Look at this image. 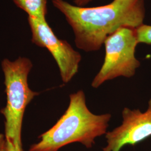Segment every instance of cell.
<instances>
[{"label":"cell","instance_id":"1","mask_svg":"<svg viewBox=\"0 0 151 151\" xmlns=\"http://www.w3.org/2000/svg\"><path fill=\"white\" fill-rule=\"evenodd\" d=\"M75 34L76 47L85 52L100 50L106 38L120 28L143 24L145 0H113L106 5L83 7L65 0H52Z\"/></svg>","mask_w":151,"mask_h":151},{"label":"cell","instance_id":"2","mask_svg":"<svg viewBox=\"0 0 151 151\" xmlns=\"http://www.w3.org/2000/svg\"><path fill=\"white\" fill-rule=\"evenodd\" d=\"M70 99L65 113L50 129L39 136V142L32 145L29 151H58L75 142L91 148L97 137L106 134L110 114L92 113L82 90L70 94Z\"/></svg>","mask_w":151,"mask_h":151},{"label":"cell","instance_id":"3","mask_svg":"<svg viewBox=\"0 0 151 151\" xmlns=\"http://www.w3.org/2000/svg\"><path fill=\"white\" fill-rule=\"evenodd\" d=\"M1 65L7 96L6 105L1 111L5 119V136L6 140L22 151V130L24 114L28 104L39 95L29 88L27 82L32 62L27 58L19 57L14 61L4 59Z\"/></svg>","mask_w":151,"mask_h":151},{"label":"cell","instance_id":"4","mask_svg":"<svg viewBox=\"0 0 151 151\" xmlns=\"http://www.w3.org/2000/svg\"><path fill=\"white\" fill-rule=\"evenodd\" d=\"M138 43L135 29L131 27H121L109 36L104 44V61L92 82V87L98 88L106 81L134 75L140 65L135 55Z\"/></svg>","mask_w":151,"mask_h":151},{"label":"cell","instance_id":"5","mask_svg":"<svg viewBox=\"0 0 151 151\" xmlns=\"http://www.w3.org/2000/svg\"><path fill=\"white\" fill-rule=\"evenodd\" d=\"M28 22L32 34V42L48 50L58 66L62 81L69 82L78 72L82 60L80 53L67 41L57 38L46 19L28 17Z\"/></svg>","mask_w":151,"mask_h":151},{"label":"cell","instance_id":"6","mask_svg":"<svg viewBox=\"0 0 151 151\" xmlns=\"http://www.w3.org/2000/svg\"><path fill=\"white\" fill-rule=\"evenodd\" d=\"M123 122L106 133L107 145L103 151H120L125 146H134L151 136V99L145 112L125 108Z\"/></svg>","mask_w":151,"mask_h":151},{"label":"cell","instance_id":"7","mask_svg":"<svg viewBox=\"0 0 151 151\" xmlns=\"http://www.w3.org/2000/svg\"><path fill=\"white\" fill-rule=\"evenodd\" d=\"M17 7L27 12L29 17L46 19L47 0H12Z\"/></svg>","mask_w":151,"mask_h":151},{"label":"cell","instance_id":"8","mask_svg":"<svg viewBox=\"0 0 151 151\" xmlns=\"http://www.w3.org/2000/svg\"><path fill=\"white\" fill-rule=\"evenodd\" d=\"M135 32L139 43L151 44V25L143 24L135 29Z\"/></svg>","mask_w":151,"mask_h":151},{"label":"cell","instance_id":"9","mask_svg":"<svg viewBox=\"0 0 151 151\" xmlns=\"http://www.w3.org/2000/svg\"><path fill=\"white\" fill-rule=\"evenodd\" d=\"M0 151H7L5 136L0 133Z\"/></svg>","mask_w":151,"mask_h":151},{"label":"cell","instance_id":"10","mask_svg":"<svg viewBox=\"0 0 151 151\" xmlns=\"http://www.w3.org/2000/svg\"><path fill=\"white\" fill-rule=\"evenodd\" d=\"M6 148L7 151H22L20 149L16 148L11 142L9 140H6Z\"/></svg>","mask_w":151,"mask_h":151},{"label":"cell","instance_id":"11","mask_svg":"<svg viewBox=\"0 0 151 151\" xmlns=\"http://www.w3.org/2000/svg\"><path fill=\"white\" fill-rule=\"evenodd\" d=\"M92 0H75L74 2L76 6L83 7V6L88 4Z\"/></svg>","mask_w":151,"mask_h":151}]
</instances>
